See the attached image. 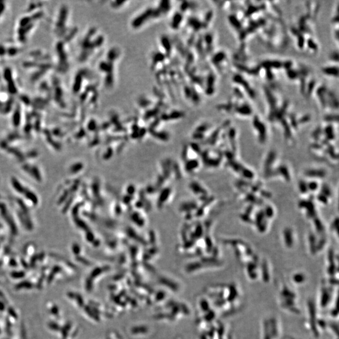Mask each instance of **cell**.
Listing matches in <instances>:
<instances>
[{
	"instance_id": "obj_1",
	"label": "cell",
	"mask_w": 339,
	"mask_h": 339,
	"mask_svg": "<svg viewBox=\"0 0 339 339\" xmlns=\"http://www.w3.org/2000/svg\"><path fill=\"white\" fill-rule=\"evenodd\" d=\"M322 72L323 75H326L328 77H338V65H328L323 67L322 69Z\"/></svg>"
},
{
	"instance_id": "obj_2",
	"label": "cell",
	"mask_w": 339,
	"mask_h": 339,
	"mask_svg": "<svg viewBox=\"0 0 339 339\" xmlns=\"http://www.w3.org/2000/svg\"><path fill=\"white\" fill-rule=\"evenodd\" d=\"M13 185H14L15 188L17 190V191L19 192H23L24 191V188H22L21 185L16 180H15V179L13 180Z\"/></svg>"
},
{
	"instance_id": "obj_3",
	"label": "cell",
	"mask_w": 339,
	"mask_h": 339,
	"mask_svg": "<svg viewBox=\"0 0 339 339\" xmlns=\"http://www.w3.org/2000/svg\"><path fill=\"white\" fill-rule=\"evenodd\" d=\"M26 195L27 197H29L33 203H37V198L33 194H32L31 192H27L26 194Z\"/></svg>"
}]
</instances>
